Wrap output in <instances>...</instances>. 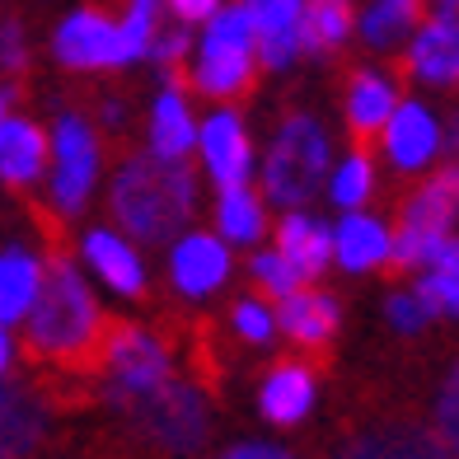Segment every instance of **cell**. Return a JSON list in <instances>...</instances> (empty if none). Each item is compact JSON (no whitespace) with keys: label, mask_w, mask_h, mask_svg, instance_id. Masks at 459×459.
Segmentation results:
<instances>
[{"label":"cell","mask_w":459,"mask_h":459,"mask_svg":"<svg viewBox=\"0 0 459 459\" xmlns=\"http://www.w3.org/2000/svg\"><path fill=\"white\" fill-rule=\"evenodd\" d=\"M48 164V136L29 117H5L0 122V178L10 187H29Z\"/></svg>","instance_id":"cell-19"},{"label":"cell","mask_w":459,"mask_h":459,"mask_svg":"<svg viewBox=\"0 0 459 459\" xmlns=\"http://www.w3.org/2000/svg\"><path fill=\"white\" fill-rule=\"evenodd\" d=\"M333 258H338L347 273H370V267H385V258H389V230L375 221V216L347 212L342 225L333 230Z\"/></svg>","instance_id":"cell-21"},{"label":"cell","mask_w":459,"mask_h":459,"mask_svg":"<svg viewBox=\"0 0 459 459\" xmlns=\"http://www.w3.org/2000/svg\"><path fill=\"white\" fill-rule=\"evenodd\" d=\"M169 10L183 19V24H202L221 10V0H169Z\"/></svg>","instance_id":"cell-38"},{"label":"cell","mask_w":459,"mask_h":459,"mask_svg":"<svg viewBox=\"0 0 459 459\" xmlns=\"http://www.w3.org/2000/svg\"><path fill=\"white\" fill-rule=\"evenodd\" d=\"M56 61L71 71H103V66H122V48H117V24L103 19L99 10H80L56 29Z\"/></svg>","instance_id":"cell-10"},{"label":"cell","mask_w":459,"mask_h":459,"mask_svg":"<svg viewBox=\"0 0 459 459\" xmlns=\"http://www.w3.org/2000/svg\"><path fill=\"white\" fill-rule=\"evenodd\" d=\"M235 328L244 333L248 342H267L273 338V315H267L258 300H239L235 305Z\"/></svg>","instance_id":"cell-35"},{"label":"cell","mask_w":459,"mask_h":459,"mask_svg":"<svg viewBox=\"0 0 459 459\" xmlns=\"http://www.w3.org/2000/svg\"><path fill=\"white\" fill-rule=\"evenodd\" d=\"M431 431L436 441L446 446L450 459H459V361L450 366L441 394H436V408H431Z\"/></svg>","instance_id":"cell-30"},{"label":"cell","mask_w":459,"mask_h":459,"mask_svg":"<svg viewBox=\"0 0 459 459\" xmlns=\"http://www.w3.org/2000/svg\"><path fill=\"white\" fill-rule=\"evenodd\" d=\"M187 48H193V38H187V29H164V33H155L151 56L160 61V66L178 71V66H183V56H187Z\"/></svg>","instance_id":"cell-36"},{"label":"cell","mask_w":459,"mask_h":459,"mask_svg":"<svg viewBox=\"0 0 459 459\" xmlns=\"http://www.w3.org/2000/svg\"><path fill=\"white\" fill-rule=\"evenodd\" d=\"M254 24H248V10L244 5H225L206 19V38H202V56H197V71L187 75L193 90L212 94V99H235L248 94L254 85Z\"/></svg>","instance_id":"cell-5"},{"label":"cell","mask_w":459,"mask_h":459,"mask_svg":"<svg viewBox=\"0 0 459 459\" xmlns=\"http://www.w3.org/2000/svg\"><path fill=\"white\" fill-rule=\"evenodd\" d=\"M333 459H450L446 446L436 441V431L417 417H370V422H357Z\"/></svg>","instance_id":"cell-7"},{"label":"cell","mask_w":459,"mask_h":459,"mask_svg":"<svg viewBox=\"0 0 459 459\" xmlns=\"http://www.w3.org/2000/svg\"><path fill=\"white\" fill-rule=\"evenodd\" d=\"M24 319H29L24 357L33 366H52L66 375H99L113 319L99 309L94 290L85 286V277L75 273L61 248L48 263V281L38 286V300Z\"/></svg>","instance_id":"cell-1"},{"label":"cell","mask_w":459,"mask_h":459,"mask_svg":"<svg viewBox=\"0 0 459 459\" xmlns=\"http://www.w3.org/2000/svg\"><path fill=\"white\" fill-rule=\"evenodd\" d=\"M85 258L99 267V277L108 281L117 296H145V267L132 244H122L113 230H90L85 235Z\"/></svg>","instance_id":"cell-22"},{"label":"cell","mask_w":459,"mask_h":459,"mask_svg":"<svg viewBox=\"0 0 459 459\" xmlns=\"http://www.w3.org/2000/svg\"><path fill=\"white\" fill-rule=\"evenodd\" d=\"M389 5H399V10H408V14H417V0H389Z\"/></svg>","instance_id":"cell-42"},{"label":"cell","mask_w":459,"mask_h":459,"mask_svg":"<svg viewBox=\"0 0 459 459\" xmlns=\"http://www.w3.org/2000/svg\"><path fill=\"white\" fill-rule=\"evenodd\" d=\"M385 145L403 174H422L431 155L441 151V127H436V117L422 103H394V113L385 122Z\"/></svg>","instance_id":"cell-13"},{"label":"cell","mask_w":459,"mask_h":459,"mask_svg":"<svg viewBox=\"0 0 459 459\" xmlns=\"http://www.w3.org/2000/svg\"><path fill=\"white\" fill-rule=\"evenodd\" d=\"M160 33V0H132L127 19L117 24V48H122V61H141L151 52Z\"/></svg>","instance_id":"cell-28"},{"label":"cell","mask_w":459,"mask_h":459,"mask_svg":"<svg viewBox=\"0 0 459 459\" xmlns=\"http://www.w3.org/2000/svg\"><path fill=\"white\" fill-rule=\"evenodd\" d=\"M94 174H99V141L85 117L66 113L56 122V174H52L56 212H66V216L80 212L94 193Z\"/></svg>","instance_id":"cell-8"},{"label":"cell","mask_w":459,"mask_h":459,"mask_svg":"<svg viewBox=\"0 0 459 459\" xmlns=\"http://www.w3.org/2000/svg\"><path fill=\"white\" fill-rule=\"evenodd\" d=\"M197 178L178 160L132 155L113 178V221L141 244H164L193 221Z\"/></svg>","instance_id":"cell-2"},{"label":"cell","mask_w":459,"mask_h":459,"mask_svg":"<svg viewBox=\"0 0 459 459\" xmlns=\"http://www.w3.org/2000/svg\"><path fill=\"white\" fill-rule=\"evenodd\" d=\"M338 300L328 296V290H296V296L281 300V333H290L300 347H324L333 342V333H338Z\"/></svg>","instance_id":"cell-20"},{"label":"cell","mask_w":459,"mask_h":459,"mask_svg":"<svg viewBox=\"0 0 459 459\" xmlns=\"http://www.w3.org/2000/svg\"><path fill=\"white\" fill-rule=\"evenodd\" d=\"M151 145L160 160H178L197 145V127H193V113H187V99L183 90H160L155 99V113H151Z\"/></svg>","instance_id":"cell-24"},{"label":"cell","mask_w":459,"mask_h":459,"mask_svg":"<svg viewBox=\"0 0 459 459\" xmlns=\"http://www.w3.org/2000/svg\"><path fill=\"white\" fill-rule=\"evenodd\" d=\"M446 145H450V155L459 160V113L450 117V132H446Z\"/></svg>","instance_id":"cell-40"},{"label":"cell","mask_w":459,"mask_h":459,"mask_svg":"<svg viewBox=\"0 0 459 459\" xmlns=\"http://www.w3.org/2000/svg\"><path fill=\"white\" fill-rule=\"evenodd\" d=\"M394 103H399V94H394V85L385 75L361 71L357 80H351V90H347V122H351V132H357V151L361 155H366V141L375 132H385Z\"/></svg>","instance_id":"cell-23"},{"label":"cell","mask_w":459,"mask_h":459,"mask_svg":"<svg viewBox=\"0 0 459 459\" xmlns=\"http://www.w3.org/2000/svg\"><path fill=\"white\" fill-rule=\"evenodd\" d=\"M351 33V0H305L300 14V52L328 56Z\"/></svg>","instance_id":"cell-26"},{"label":"cell","mask_w":459,"mask_h":459,"mask_svg":"<svg viewBox=\"0 0 459 459\" xmlns=\"http://www.w3.org/2000/svg\"><path fill=\"white\" fill-rule=\"evenodd\" d=\"M38 286H43L38 258L24 254V248H5L0 254V324L24 319L38 300Z\"/></svg>","instance_id":"cell-25"},{"label":"cell","mask_w":459,"mask_h":459,"mask_svg":"<svg viewBox=\"0 0 459 459\" xmlns=\"http://www.w3.org/2000/svg\"><path fill=\"white\" fill-rule=\"evenodd\" d=\"M48 436V408L24 385H0V459H29Z\"/></svg>","instance_id":"cell-14"},{"label":"cell","mask_w":459,"mask_h":459,"mask_svg":"<svg viewBox=\"0 0 459 459\" xmlns=\"http://www.w3.org/2000/svg\"><path fill=\"white\" fill-rule=\"evenodd\" d=\"M221 459H296L290 450H281V446H263V441H244V446H235V450H225Z\"/></svg>","instance_id":"cell-39"},{"label":"cell","mask_w":459,"mask_h":459,"mask_svg":"<svg viewBox=\"0 0 459 459\" xmlns=\"http://www.w3.org/2000/svg\"><path fill=\"white\" fill-rule=\"evenodd\" d=\"M403 71H412L427 85H455L459 80V10H436L431 19L417 24Z\"/></svg>","instance_id":"cell-9"},{"label":"cell","mask_w":459,"mask_h":459,"mask_svg":"<svg viewBox=\"0 0 459 459\" xmlns=\"http://www.w3.org/2000/svg\"><path fill=\"white\" fill-rule=\"evenodd\" d=\"M328 178V136L309 113H290L263 164V193L277 206H305Z\"/></svg>","instance_id":"cell-3"},{"label":"cell","mask_w":459,"mask_h":459,"mask_svg":"<svg viewBox=\"0 0 459 459\" xmlns=\"http://www.w3.org/2000/svg\"><path fill=\"white\" fill-rule=\"evenodd\" d=\"M455 212H459V160H450L446 169H436L422 187H417L412 202L403 206L399 230H412V235H446Z\"/></svg>","instance_id":"cell-17"},{"label":"cell","mask_w":459,"mask_h":459,"mask_svg":"<svg viewBox=\"0 0 459 459\" xmlns=\"http://www.w3.org/2000/svg\"><path fill=\"white\" fill-rule=\"evenodd\" d=\"M127 412L141 441L169 459L197 455L206 446V436H212V412H206L202 394L183 380H164L155 394H145Z\"/></svg>","instance_id":"cell-4"},{"label":"cell","mask_w":459,"mask_h":459,"mask_svg":"<svg viewBox=\"0 0 459 459\" xmlns=\"http://www.w3.org/2000/svg\"><path fill=\"white\" fill-rule=\"evenodd\" d=\"M10 117V99H5V90H0V122Z\"/></svg>","instance_id":"cell-43"},{"label":"cell","mask_w":459,"mask_h":459,"mask_svg":"<svg viewBox=\"0 0 459 459\" xmlns=\"http://www.w3.org/2000/svg\"><path fill=\"white\" fill-rule=\"evenodd\" d=\"M263 417L273 427H296L300 417H309V408H315V370L300 366V361H281L267 370L263 380Z\"/></svg>","instance_id":"cell-16"},{"label":"cell","mask_w":459,"mask_h":459,"mask_svg":"<svg viewBox=\"0 0 459 459\" xmlns=\"http://www.w3.org/2000/svg\"><path fill=\"white\" fill-rule=\"evenodd\" d=\"M202 155H206V169L221 183V193L230 187H248V174H254V151H248V136L239 127V117L221 108L206 117L202 127Z\"/></svg>","instance_id":"cell-12"},{"label":"cell","mask_w":459,"mask_h":459,"mask_svg":"<svg viewBox=\"0 0 459 459\" xmlns=\"http://www.w3.org/2000/svg\"><path fill=\"white\" fill-rule=\"evenodd\" d=\"M277 258L296 273L300 281H315L324 267L333 263V230L315 216H300L290 212L277 225Z\"/></svg>","instance_id":"cell-15"},{"label":"cell","mask_w":459,"mask_h":459,"mask_svg":"<svg viewBox=\"0 0 459 459\" xmlns=\"http://www.w3.org/2000/svg\"><path fill=\"white\" fill-rule=\"evenodd\" d=\"M370 187H375V164H370V155L351 151V155H347V164H338V174H333L328 197L338 202L342 212H357V206L370 197Z\"/></svg>","instance_id":"cell-29"},{"label":"cell","mask_w":459,"mask_h":459,"mask_svg":"<svg viewBox=\"0 0 459 459\" xmlns=\"http://www.w3.org/2000/svg\"><path fill=\"white\" fill-rule=\"evenodd\" d=\"M0 71L5 75H24L29 71V48H24V29L5 19L0 24Z\"/></svg>","instance_id":"cell-34"},{"label":"cell","mask_w":459,"mask_h":459,"mask_svg":"<svg viewBox=\"0 0 459 459\" xmlns=\"http://www.w3.org/2000/svg\"><path fill=\"white\" fill-rule=\"evenodd\" d=\"M417 24V14H408V10H399V5H389V0H380L370 14H366V24H361V33H366V43L370 48H399V38L408 33Z\"/></svg>","instance_id":"cell-31"},{"label":"cell","mask_w":459,"mask_h":459,"mask_svg":"<svg viewBox=\"0 0 459 459\" xmlns=\"http://www.w3.org/2000/svg\"><path fill=\"white\" fill-rule=\"evenodd\" d=\"M441 10H459V0H446V5H441Z\"/></svg>","instance_id":"cell-44"},{"label":"cell","mask_w":459,"mask_h":459,"mask_svg":"<svg viewBox=\"0 0 459 459\" xmlns=\"http://www.w3.org/2000/svg\"><path fill=\"white\" fill-rule=\"evenodd\" d=\"M99 375L108 380V399L122 403V408L141 403L145 394H155L164 380H174L164 347L151 338V333H141V328L122 324V319H113V328H108V347H103Z\"/></svg>","instance_id":"cell-6"},{"label":"cell","mask_w":459,"mask_h":459,"mask_svg":"<svg viewBox=\"0 0 459 459\" xmlns=\"http://www.w3.org/2000/svg\"><path fill=\"white\" fill-rule=\"evenodd\" d=\"M258 38V56L267 71H281L300 52V14L305 0H239Z\"/></svg>","instance_id":"cell-11"},{"label":"cell","mask_w":459,"mask_h":459,"mask_svg":"<svg viewBox=\"0 0 459 459\" xmlns=\"http://www.w3.org/2000/svg\"><path fill=\"white\" fill-rule=\"evenodd\" d=\"M5 366H10V333L0 324V375H5Z\"/></svg>","instance_id":"cell-41"},{"label":"cell","mask_w":459,"mask_h":459,"mask_svg":"<svg viewBox=\"0 0 459 459\" xmlns=\"http://www.w3.org/2000/svg\"><path fill=\"white\" fill-rule=\"evenodd\" d=\"M216 225L225 239L235 244H254L263 230H267V216H263V202L248 193V187H230L221 193V206H216Z\"/></svg>","instance_id":"cell-27"},{"label":"cell","mask_w":459,"mask_h":459,"mask_svg":"<svg viewBox=\"0 0 459 459\" xmlns=\"http://www.w3.org/2000/svg\"><path fill=\"white\" fill-rule=\"evenodd\" d=\"M389 324L399 328V333H417V328L427 324V309L417 305L412 296H394V300H389Z\"/></svg>","instance_id":"cell-37"},{"label":"cell","mask_w":459,"mask_h":459,"mask_svg":"<svg viewBox=\"0 0 459 459\" xmlns=\"http://www.w3.org/2000/svg\"><path fill=\"white\" fill-rule=\"evenodd\" d=\"M230 277V254L216 235H187L174 248V286L183 296H206Z\"/></svg>","instance_id":"cell-18"},{"label":"cell","mask_w":459,"mask_h":459,"mask_svg":"<svg viewBox=\"0 0 459 459\" xmlns=\"http://www.w3.org/2000/svg\"><path fill=\"white\" fill-rule=\"evenodd\" d=\"M248 273H254V281H258L263 296H273V300H286V296H296V290H300V277L290 273V267L273 254V248H267V254H254Z\"/></svg>","instance_id":"cell-33"},{"label":"cell","mask_w":459,"mask_h":459,"mask_svg":"<svg viewBox=\"0 0 459 459\" xmlns=\"http://www.w3.org/2000/svg\"><path fill=\"white\" fill-rule=\"evenodd\" d=\"M412 300L431 315H459V273H427L422 281H417Z\"/></svg>","instance_id":"cell-32"}]
</instances>
